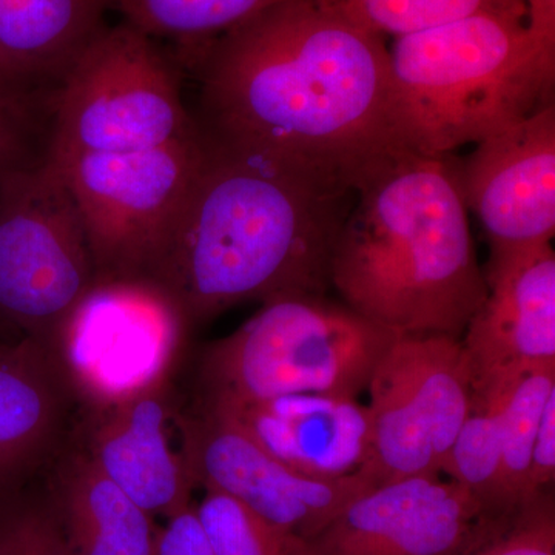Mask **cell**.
<instances>
[{"label":"cell","mask_w":555,"mask_h":555,"mask_svg":"<svg viewBox=\"0 0 555 555\" xmlns=\"http://www.w3.org/2000/svg\"><path fill=\"white\" fill-rule=\"evenodd\" d=\"M203 142L198 173L149 281L190 328L243 302L327 295L357 193L321 189Z\"/></svg>","instance_id":"7a4b0ae2"},{"label":"cell","mask_w":555,"mask_h":555,"mask_svg":"<svg viewBox=\"0 0 555 555\" xmlns=\"http://www.w3.org/2000/svg\"><path fill=\"white\" fill-rule=\"evenodd\" d=\"M398 131L409 152L448 156L554 102L526 17L481 11L398 36L389 49Z\"/></svg>","instance_id":"277c9868"},{"label":"cell","mask_w":555,"mask_h":555,"mask_svg":"<svg viewBox=\"0 0 555 555\" xmlns=\"http://www.w3.org/2000/svg\"><path fill=\"white\" fill-rule=\"evenodd\" d=\"M502 420L495 401L473 393V404L456 436L443 473L466 488L491 516H502ZM513 513V511H511Z\"/></svg>","instance_id":"7402d4cb"},{"label":"cell","mask_w":555,"mask_h":555,"mask_svg":"<svg viewBox=\"0 0 555 555\" xmlns=\"http://www.w3.org/2000/svg\"><path fill=\"white\" fill-rule=\"evenodd\" d=\"M195 511L215 555H309L305 539L269 525L215 489H204Z\"/></svg>","instance_id":"603a6c76"},{"label":"cell","mask_w":555,"mask_h":555,"mask_svg":"<svg viewBox=\"0 0 555 555\" xmlns=\"http://www.w3.org/2000/svg\"><path fill=\"white\" fill-rule=\"evenodd\" d=\"M526 30L547 72L555 73V0H525Z\"/></svg>","instance_id":"f546056e"},{"label":"cell","mask_w":555,"mask_h":555,"mask_svg":"<svg viewBox=\"0 0 555 555\" xmlns=\"http://www.w3.org/2000/svg\"><path fill=\"white\" fill-rule=\"evenodd\" d=\"M195 134L173 62L122 21L91 40L57 87L47 156L144 152Z\"/></svg>","instance_id":"8992f818"},{"label":"cell","mask_w":555,"mask_h":555,"mask_svg":"<svg viewBox=\"0 0 555 555\" xmlns=\"http://www.w3.org/2000/svg\"><path fill=\"white\" fill-rule=\"evenodd\" d=\"M398 334L327 295L287 294L203 350L193 404L218 409L272 398H358Z\"/></svg>","instance_id":"5b68a950"},{"label":"cell","mask_w":555,"mask_h":555,"mask_svg":"<svg viewBox=\"0 0 555 555\" xmlns=\"http://www.w3.org/2000/svg\"><path fill=\"white\" fill-rule=\"evenodd\" d=\"M203 158L199 131L144 152L49 158L78 206L96 281L150 280Z\"/></svg>","instance_id":"ba28073f"},{"label":"cell","mask_w":555,"mask_h":555,"mask_svg":"<svg viewBox=\"0 0 555 555\" xmlns=\"http://www.w3.org/2000/svg\"><path fill=\"white\" fill-rule=\"evenodd\" d=\"M555 480V396L547 401L529 459L526 502L550 492Z\"/></svg>","instance_id":"83f0119b"},{"label":"cell","mask_w":555,"mask_h":555,"mask_svg":"<svg viewBox=\"0 0 555 555\" xmlns=\"http://www.w3.org/2000/svg\"><path fill=\"white\" fill-rule=\"evenodd\" d=\"M199 409L229 420L278 462L317 480L363 473L371 452V420L358 398L301 393Z\"/></svg>","instance_id":"2e32d148"},{"label":"cell","mask_w":555,"mask_h":555,"mask_svg":"<svg viewBox=\"0 0 555 555\" xmlns=\"http://www.w3.org/2000/svg\"><path fill=\"white\" fill-rule=\"evenodd\" d=\"M452 555H555L553 492L513 513L486 518L476 535Z\"/></svg>","instance_id":"d4e9b609"},{"label":"cell","mask_w":555,"mask_h":555,"mask_svg":"<svg viewBox=\"0 0 555 555\" xmlns=\"http://www.w3.org/2000/svg\"><path fill=\"white\" fill-rule=\"evenodd\" d=\"M39 486L75 555H153L158 526L69 437Z\"/></svg>","instance_id":"d6986e66"},{"label":"cell","mask_w":555,"mask_h":555,"mask_svg":"<svg viewBox=\"0 0 555 555\" xmlns=\"http://www.w3.org/2000/svg\"><path fill=\"white\" fill-rule=\"evenodd\" d=\"M86 404L60 347L0 339V503L36 483Z\"/></svg>","instance_id":"9a60e30c"},{"label":"cell","mask_w":555,"mask_h":555,"mask_svg":"<svg viewBox=\"0 0 555 555\" xmlns=\"http://www.w3.org/2000/svg\"><path fill=\"white\" fill-rule=\"evenodd\" d=\"M366 392L371 452L363 474L377 486L443 476L473 404V369L462 338L398 335Z\"/></svg>","instance_id":"9c48e42d"},{"label":"cell","mask_w":555,"mask_h":555,"mask_svg":"<svg viewBox=\"0 0 555 555\" xmlns=\"http://www.w3.org/2000/svg\"><path fill=\"white\" fill-rule=\"evenodd\" d=\"M488 517L449 478H404L358 496L306 545L309 555H452Z\"/></svg>","instance_id":"5bb4252c"},{"label":"cell","mask_w":555,"mask_h":555,"mask_svg":"<svg viewBox=\"0 0 555 555\" xmlns=\"http://www.w3.org/2000/svg\"><path fill=\"white\" fill-rule=\"evenodd\" d=\"M42 122H50L49 102L0 98V178L46 153H30L31 139Z\"/></svg>","instance_id":"4316f807"},{"label":"cell","mask_w":555,"mask_h":555,"mask_svg":"<svg viewBox=\"0 0 555 555\" xmlns=\"http://www.w3.org/2000/svg\"><path fill=\"white\" fill-rule=\"evenodd\" d=\"M0 98H11V100H30V98L14 96V94L3 90L2 87H0Z\"/></svg>","instance_id":"4dcf8cb0"},{"label":"cell","mask_w":555,"mask_h":555,"mask_svg":"<svg viewBox=\"0 0 555 555\" xmlns=\"http://www.w3.org/2000/svg\"><path fill=\"white\" fill-rule=\"evenodd\" d=\"M467 214L459 158L398 156L358 189L332 288L398 335L462 338L488 297Z\"/></svg>","instance_id":"3957f363"},{"label":"cell","mask_w":555,"mask_h":555,"mask_svg":"<svg viewBox=\"0 0 555 555\" xmlns=\"http://www.w3.org/2000/svg\"><path fill=\"white\" fill-rule=\"evenodd\" d=\"M0 339H5V338L0 337Z\"/></svg>","instance_id":"1f68e13d"},{"label":"cell","mask_w":555,"mask_h":555,"mask_svg":"<svg viewBox=\"0 0 555 555\" xmlns=\"http://www.w3.org/2000/svg\"><path fill=\"white\" fill-rule=\"evenodd\" d=\"M96 268L68 185L47 152L0 178V337L56 346Z\"/></svg>","instance_id":"52a82bcc"},{"label":"cell","mask_w":555,"mask_h":555,"mask_svg":"<svg viewBox=\"0 0 555 555\" xmlns=\"http://www.w3.org/2000/svg\"><path fill=\"white\" fill-rule=\"evenodd\" d=\"M153 555H215L195 506L166 518L158 528Z\"/></svg>","instance_id":"f1b7e54d"},{"label":"cell","mask_w":555,"mask_h":555,"mask_svg":"<svg viewBox=\"0 0 555 555\" xmlns=\"http://www.w3.org/2000/svg\"><path fill=\"white\" fill-rule=\"evenodd\" d=\"M476 393L495 401L502 420L503 513L526 505L529 459L547 401L555 396V364L505 372L489 379Z\"/></svg>","instance_id":"ffe728a7"},{"label":"cell","mask_w":555,"mask_h":555,"mask_svg":"<svg viewBox=\"0 0 555 555\" xmlns=\"http://www.w3.org/2000/svg\"><path fill=\"white\" fill-rule=\"evenodd\" d=\"M0 555H75L35 483L0 503Z\"/></svg>","instance_id":"484cf974"},{"label":"cell","mask_w":555,"mask_h":555,"mask_svg":"<svg viewBox=\"0 0 555 555\" xmlns=\"http://www.w3.org/2000/svg\"><path fill=\"white\" fill-rule=\"evenodd\" d=\"M485 278L488 297L462 337L474 390L505 372L555 364L553 246Z\"/></svg>","instance_id":"e0dca14e"},{"label":"cell","mask_w":555,"mask_h":555,"mask_svg":"<svg viewBox=\"0 0 555 555\" xmlns=\"http://www.w3.org/2000/svg\"><path fill=\"white\" fill-rule=\"evenodd\" d=\"M109 0H0V87L53 100L73 62L105 27Z\"/></svg>","instance_id":"ac0fdd59"},{"label":"cell","mask_w":555,"mask_h":555,"mask_svg":"<svg viewBox=\"0 0 555 555\" xmlns=\"http://www.w3.org/2000/svg\"><path fill=\"white\" fill-rule=\"evenodd\" d=\"M189 331L181 310L152 281H96L57 346L89 403L173 372Z\"/></svg>","instance_id":"30bf717a"},{"label":"cell","mask_w":555,"mask_h":555,"mask_svg":"<svg viewBox=\"0 0 555 555\" xmlns=\"http://www.w3.org/2000/svg\"><path fill=\"white\" fill-rule=\"evenodd\" d=\"M178 427L195 486L232 496L269 525L305 540L377 486L363 473L339 480L301 476L241 427L199 408L179 406Z\"/></svg>","instance_id":"8fae6325"},{"label":"cell","mask_w":555,"mask_h":555,"mask_svg":"<svg viewBox=\"0 0 555 555\" xmlns=\"http://www.w3.org/2000/svg\"><path fill=\"white\" fill-rule=\"evenodd\" d=\"M171 374L104 400L89 401L73 429L76 443L152 517L192 506L195 488L179 437Z\"/></svg>","instance_id":"4fadbf2b"},{"label":"cell","mask_w":555,"mask_h":555,"mask_svg":"<svg viewBox=\"0 0 555 555\" xmlns=\"http://www.w3.org/2000/svg\"><path fill=\"white\" fill-rule=\"evenodd\" d=\"M459 178L491 248L485 275L553 246L554 102L477 142L459 159Z\"/></svg>","instance_id":"7c38bea8"},{"label":"cell","mask_w":555,"mask_h":555,"mask_svg":"<svg viewBox=\"0 0 555 555\" xmlns=\"http://www.w3.org/2000/svg\"><path fill=\"white\" fill-rule=\"evenodd\" d=\"M124 21L152 39L177 43L195 62L219 36L280 0H109Z\"/></svg>","instance_id":"44dd1931"},{"label":"cell","mask_w":555,"mask_h":555,"mask_svg":"<svg viewBox=\"0 0 555 555\" xmlns=\"http://www.w3.org/2000/svg\"><path fill=\"white\" fill-rule=\"evenodd\" d=\"M347 13L378 35L398 36L427 30L481 13H513L526 17L525 0H338Z\"/></svg>","instance_id":"cb8c5ba5"},{"label":"cell","mask_w":555,"mask_h":555,"mask_svg":"<svg viewBox=\"0 0 555 555\" xmlns=\"http://www.w3.org/2000/svg\"><path fill=\"white\" fill-rule=\"evenodd\" d=\"M193 65L208 145L341 193L409 153L385 39L338 0H280Z\"/></svg>","instance_id":"6da1fadb"}]
</instances>
